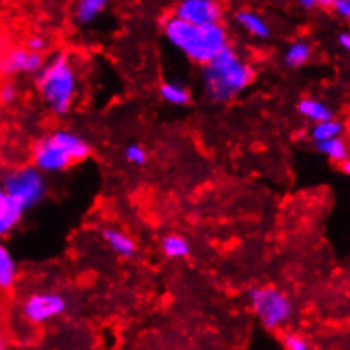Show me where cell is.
<instances>
[{"instance_id":"obj_1","label":"cell","mask_w":350,"mask_h":350,"mask_svg":"<svg viewBox=\"0 0 350 350\" xmlns=\"http://www.w3.org/2000/svg\"><path fill=\"white\" fill-rule=\"evenodd\" d=\"M163 29L175 48H178L192 62L204 66L211 63L225 48H228V36L221 24L194 26L172 16L165 21Z\"/></svg>"},{"instance_id":"obj_21","label":"cell","mask_w":350,"mask_h":350,"mask_svg":"<svg viewBox=\"0 0 350 350\" xmlns=\"http://www.w3.org/2000/svg\"><path fill=\"white\" fill-rule=\"evenodd\" d=\"M311 55V48L303 41H296L286 51V63L289 66H301Z\"/></svg>"},{"instance_id":"obj_4","label":"cell","mask_w":350,"mask_h":350,"mask_svg":"<svg viewBox=\"0 0 350 350\" xmlns=\"http://www.w3.org/2000/svg\"><path fill=\"white\" fill-rule=\"evenodd\" d=\"M252 308L264 327L275 330L291 318L293 306L284 293L275 288H257L250 293Z\"/></svg>"},{"instance_id":"obj_11","label":"cell","mask_w":350,"mask_h":350,"mask_svg":"<svg viewBox=\"0 0 350 350\" xmlns=\"http://www.w3.org/2000/svg\"><path fill=\"white\" fill-rule=\"evenodd\" d=\"M53 138L57 139V143L65 150L70 155V159L73 162H80V160L85 159L90 153V146L82 136L75 135V133L70 131H57L53 133Z\"/></svg>"},{"instance_id":"obj_27","label":"cell","mask_w":350,"mask_h":350,"mask_svg":"<svg viewBox=\"0 0 350 350\" xmlns=\"http://www.w3.org/2000/svg\"><path fill=\"white\" fill-rule=\"evenodd\" d=\"M338 43H340V46L344 48L345 51L350 53V33H342L340 36H338Z\"/></svg>"},{"instance_id":"obj_17","label":"cell","mask_w":350,"mask_h":350,"mask_svg":"<svg viewBox=\"0 0 350 350\" xmlns=\"http://www.w3.org/2000/svg\"><path fill=\"white\" fill-rule=\"evenodd\" d=\"M160 96L165 103L174 104V106H185L191 99V94H189L187 87H184L182 83L177 82H167L160 87Z\"/></svg>"},{"instance_id":"obj_14","label":"cell","mask_w":350,"mask_h":350,"mask_svg":"<svg viewBox=\"0 0 350 350\" xmlns=\"http://www.w3.org/2000/svg\"><path fill=\"white\" fill-rule=\"evenodd\" d=\"M345 128L338 119H328V121L318 122V124L313 126L311 129V138H313L314 143H323L330 142V139L342 138Z\"/></svg>"},{"instance_id":"obj_3","label":"cell","mask_w":350,"mask_h":350,"mask_svg":"<svg viewBox=\"0 0 350 350\" xmlns=\"http://www.w3.org/2000/svg\"><path fill=\"white\" fill-rule=\"evenodd\" d=\"M38 89L44 104L55 114H65L72 107L77 94V75L65 55L51 58L38 73Z\"/></svg>"},{"instance_id":"obj_16","label":"cell","mask_w":350,"mask_h":350,"mask_svg":"<svg viewBox=\"0 0 350 350\" xmlns=\"http://www.w3.org/2000/svg\"><path fill=\"white\" fill-rule=\"evenodd\" d=\"M317 148H318V152L323 153L325 157H328V159L334 160V162L342 163V165L347 162L349 155H350L347 142L342 138H335V139H330V142L317 143Z\"/></svg>"},{"instance_id":"obj_8","label":"cell","mask_w":350,"mask_h":350,"mask_svg":"<svg viewBox=\"0 0 350 350\" xmlns=\"http://www.w3.org/2000/svg\"><path fill=\"white\" fill-rule=\"evenodd\" d=\"M175 17L194 26H211L219 24L221 7L211 0H184L175 9Z\"/></svg>"},{"instance_id":"obj_28","label":"cell","mask_w":350,"mask_h":350,"mask_svg":"<svg viewBox=\"0 0 350 350\" xmlns=\"http://www.w3.org/2000/svg\"><path fill=\"white\" fill-rule=\"evenodd\" d=\"M299 5L304 7V9H311V7L320 5V2H317V0H301Z\"/></svg>"},{"instance_id":"obj_12","label":"cell","mask_w":350,"mask_h":350,"mask_svg":"<svg viewBox=\"0 0 350 350\" xmlns=\"http://www.w3.org/2000/svg\"><path fill=\"white\" fill-rule=\"evenodd\" d=\"M237 23L254 38L265 40L271 34L267 23L258 14L252 12V10H240V12H237Z\"/></svg>"},{"instance_id":"obj_2","label":"cell","mask_w":350,"mask_h":350,"mask_svg":"<svg viewBox=\"0 0 350 350\" xmlns=\"http://www.w3.org/2000/svg\"><path fill=\"white\" fill-rule=\"evenodd\" d=\"M252 77L250 66L228 46L204 66L206 94L215 103H226L252 82Z\"/></svg>"},{"instance_id":"obj_6","label":"cell","mask_w":350,"mask_h":350,"mask_svg":"<svg viewBox=\"0 0 350 350\" xmlns=\"http://www.w3.org/2000/svg\"><path fill=\"white\" fill-rule=\"evenodd\" d=\"M65 310L66 299L57 293H34L23 304V314L31 323H44Z\"/></svg>"},{"instance_id":"obj_26","label":"cell","mask_w":350,"mask_h":350,"mask_svg":"<svg viewBox=\"0 0 350 350\" xmlns=\"http://www.w3.org/2000/svg\"><path fill=\"white\" fill-rule=\"evenodd\" d=\"M16 89H14L12 85H7V87H3V90H2V99L5 100V103H12L14 99H16Z\"/></svg>"},{"instance_id":"obj_25","label":"cell","mask_w":350,"mask_h":350,"mask_svg":"<svg viewBox=\"0 0 350 350\" xmlns=\"http://www.w3.org/2000/svg\"><path fill=\"white\" fill-rule=\"evenodd\" d=\"M46 48V41L41 36H33L29 41H27V50L33 51V53H40Z\"/></svg>"},{"instance_id":"obj_7","label":"cell","mask_w":350,"mask_h":350,"mask_svg":"<svg viewBox=\"0 0 350 350\" xmlns=\"http://www.w3.org/2000/svg\"><path fill=\"white\" fill-rule=\"evenodd\" d=\"M34 167H36L40 172H59V170H65L66 167H70L73 163V160L70 159L68 153L58 145L57 139L53 138V135L46 136V138L40 139L34 146L33 153Z\"/></svg>"},{"instance_id":"obj_18","label":"cell","mask_w":350,"mask_h":350,"mask_svg":"<svg viewBox=\"0 0 350 350\" xmlns=\"http://www.w3.org/2000/svg\"><path fill=\"white\" fill-rule=\"evenodd\" d=\"M162 250L165 252L167 257L184 258L191 252V245L180 234H167L162 240Z\"/></svg>"},{"instance_id":"obj_24","label":"cell","mask_w":350,"mask_h":350,"mask_svg":"<svg viewBox=\"0 0 350 350\" xmlns=\"http://www.w3.org/2000/svg\"><path fill=\"white\" fill-rule=\"evenodd\" d=\"M334 10L344 19L350 21V0H335Z\"/></svg>"},{"instance_id":"obj_19","label":"cell","mask_w":350,"mask_h":350,"mask_svg":"<svg viewBox=\"0 0 350 350\" xmlns=\"http://www.w3.org/2000/svg\"><path fill=\"white\" fill-rule=\"evenodd\" d=\"M106 9V2L104 0H82L79 2L75 9V17L79 19V23L89 24L96 19L99 14L104 12Z\"/></svg>"},{"instance_id":"obj_30","label":"cell","mask_w":350,"mask_h":350,"mask_svg":"<svg viewBox=\"0 0 350 350\" xmlns=\"http://www.w3.org/2000/svg\"><path fill=\"white\" fill-rule=\"evenodd\" d=\"M347 145H349V150H350V136H349V139H347Z\"/></svg>"},{"instance_id":"obj_5","label":"cell","mask_w":350,"mask_h":350,"mask_svg":"<svg viewBox=\"0 0 350 350\" xmlns=\"http://www.w3.org/2000/svg\"><path fill=\"white\" fill-rule=\"evenodd\" d=\"M3 192L27 209L43 199L46 185L36 167H23L7 175L3 180Z\"/></svg>"},{"instance_id":"obj_22","label":"cell","mask_w":350,"mask_h":350,"mask_svg":"<svg viewBox=\"0 0 350 350\" xmlns=\"http://www.w3.org/2000/svg\"><path fill=\"white\" fill-rule=\"evenodd\" d=\"M124 157L129 163H135V165H143L146 162V152L139 145H129Z\"/></svg>"},{"instance_id":"obj_13","label":"cell","mask_w":350,"mask_h":350,"mask_svg":"<svg viewBox=\"0 0 350 350\" xmlns=\"http://www.w3.org/2000/svg\"><path fill=\"white\" fill-rule=\"evenodd\" d=\"M297 111L304 118L310 119V121H314V124L328 121V119H334V113H332L330 107L317 99H303L297 104Z\"/></svg>"},{"instance_id":"obj_10","label":"cell","mask_w":350,"mask_h":350,"mask_svg":"<svg viewBox=\"0 0 350 350\" xmlns=\"http://www.w3.org/2000/svg\"><path fill=\"white\" fill-rule=\"evenodd\" d=\"M23 206L16 199L2 192L0 194V233H9L10 230L16 228L21 219H23Z\"/></svg>"},{"instance_id":"obj_29","label":"cell","mask_w":350,"mask_h":350,"mask_svg":"<svg viewBox=\"0 0 350 350\" xmlns=\"http://www.w3.org/2000/svg\"><path fill=\"white\" fill-rule=\"evenodd\" d=\"M342 169H344V172H345V174L350 175V159L347 160V162L344 163V165H342Z\"/></svg>"},{"instance_id":"obj_20","label":"cell","mask_w":350,"mask_h":350,"mask_svg":"<svg viewBox=\"0 0 350 350\" xmlns=\"http://www.w3.org/2000/svg\"><path fill=\"white\" fill-rule=\"evenodd\" d=\"M17 274V265L14 262L12 255L5 250L0 248V286L2 288H10L16 279Z\"/></svg>"},{"instance_id":"obj_9","label":"cell","mask_w":350,"mask_h":350,"mask_svg":"<svg viewBox=\"0 0 350 350\" xmlns=\"http://www.w3.org/2000/svg\"><path fill=\"white\" fill-rule=\"evenodd\" d=\"M43 58L40 53H33L29 50H16L9 51L2 62V70L5 73H40L43 70Z\"/></svg>"},{"instance_id":"obj_15","label":"cell","mask_w":350,"mask_h":350,"mask_svg":"<svg viewBox=\"0 0 350 350\" xmlns=\"http://www.w3.org/2000/svg\"><path fill=\"white\" fill-rule=\"evenodd\" d=\"M104 240L107 241L111 248L116 252L121 257H131L135 254V241L128 237L126 233L119 232V230H104Z\"/></svg>"},{"instance_id":"obj_23","label":"cell","mask_w":350,"mask_h":350,"mask_svg":"<svg viewBox=\"0 0 350 350\" xmlns=\"http://www.w3.org/2000/svg\"><path fill=\"white\" fill-rule=\"evenodd\" d=\"M282 345L286 350H310V344L301 335L288 334L282 338Z\"/></svg>"}]
</instances>
